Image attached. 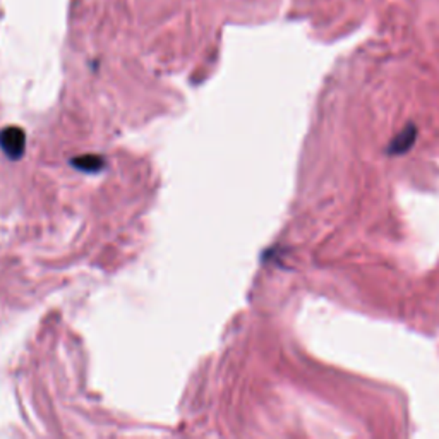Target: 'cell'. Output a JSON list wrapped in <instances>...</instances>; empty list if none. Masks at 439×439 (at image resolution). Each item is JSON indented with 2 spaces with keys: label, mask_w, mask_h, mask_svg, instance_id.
Wrapping results in <instances>:
<instances>
[{
  "label": "cell",
  "mask_w": 439,
  "mask_h": 439,
  "mask_svg": "<svg viewBox=\"0 0 439 439\" xmlns=\"http://www.w3.org/2000/svg\"><path fill=\"white\" fill-rule=\"evenodd\" d=\"M24 146L26 138L22 129L6 127L3 131H0V147H2L7 157H10L13 160H17L24 153Z\"/></svg>",
  "instance_id": "obj_1"
},
{
  "label": "cell",
  "mask_w": 439,
  "mask_h": 439,
  "mask_svg": "<svg viewBox=\"0 0 439 439\" xmlns=\"http://www.w3.org/2000/svg\"><path fill=\"white\" fill-rule=\"evenodd\" d=\"M415 136H417V129H415L414 124L408 127H405L388 146V153L389 154H402L408 150L412 145L415 143Z\"/></svg>",
  "instance_id": "obj_2"
},
{
  "label": "cell",
  "mask_w": 439,
  "mask_h": 439,
  "mask_svg": "<svg viewBox=\"0 0 439 439\" xmlns=\"http://www.w3.org/2000/svg\"><path fill=\"white\" fill-rule=\"evenodd\" d=\"M74 164V166L85 170V172H96L103 166V160L100 157H94V154H86V157L75 158Z\"/></svg>",
  "instance_id": "obj_3"
}]
</instances>
